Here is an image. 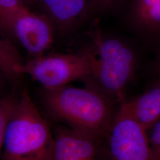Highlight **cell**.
Masks as SVG:
<instances>
[{"label":"cell","mask_w":160,"mask_h":160,"mask_svg":"<svg viewBox=\"0 0 160 160\" xmlns=\"http://www.w3.org/2000/svg\"><path fill=\"white\" fill-rule=\"evenodd\" d=\"M54 28L67 31L74 28L86 14L90 0H41Z\"/></svg>","instance_id":"ba28073f"},{"label":"cell","mask_w":160,"mask_h":160,"mask_svg":"<svg viewBox=\"0 0 160 160\" xmlns=\"http://www.w3.org/2000/svg\"><path fill=\"white\" fill-rule=\"evenodd\" d=\"M54 136L27 90L6 128L1 160H53Z\"/></svg>","instance_id":"7a4b0ae2"},{"label":"cell","mask_w":160,"mask_h":160,"mask_svg":"<svg viewBox=\"0 0 160 160\" xmlns=\"http://www.w3.org/2000/svg\"><path fill=\"white\" fill-rule=\"evenodd\" d=\"M109 148L112 160H152L147 130L124 102L111 126Z\"/></svg>","instance_id":"8992f818"},{"label":"cell","mask_w":160,"mask_h":160,"mask_svg":"<svg viewBox=\"0 0 160 160\" xmlns=\"http://www.w3.org/2000/svg\"><path fill=\"white\" fill-rule=\"evenodd\" d=\"M22 1L23 4H24V3H27V4H28V3L32 2L34 0H22Z\"/></svg>","instance_id":"ac0fdd59"},{"label":"cell","mask_w":160,"mask_h":160,"mask_svg":"<svg viewBox=\"0 0 160 160\" xmlns=\"http://www.w3.org/2000/svg\"><path fill=\"white\" fill-rule=\"evenodd\" d=\"M155 82H160V54L155 65Z\"/></svg>","instance_id":"2e32d148"},{"label":"cell","mask_w":160,"mask_h":160,"mask_svg":"<svg viewBox=\"0 0 160 160\" xmlns=\"http://www.w3.org/2000/svg\"><path fill=\"white\" fill-rule=\"evenodd\" d=\"M96 59L92 51L43 55L24 63L23 73L30 75L45 89H55L74 80L90 78Z\"/></svg>","instance_id":"277c9868"},{"label":"cell","mask_w":160,"mask_h":160,"mask_svg":"<svg viewBox=\"0 0 160 160\" xmlns=\"http://www.w3.org/2000/svg\"><path fill=\"white\" fill-rule=\"evenodd\" d=\"M23 5L22 0H0V15Z\"/></svg>","instance_id":"5bb4252c"},{"label":"cell","mask_w":160,"mask_h":160,"mask_svg":"<svg viewBox=\"0 0 160 160\" xmlns=\"http://www.w3.org/2000/svg\"><path fill=\"white\" fill-rule=\"evenodd\" d=\"M90 32L95 47L96 63L92 77L97 90L106 97L122 100L125 91L135 73V52L124 41L104 36L97 26Z\"/></svg>","instance_id":"3957f363"},{"label":"cell","mask_w":160,"mask_h":160,"mask_svg":"<svg viewBox=\"0 0 160 160\" xmlns=\"http://www.w3.org/2000/svg\"><path fill=\"white\" fill-rule=\"evenodd\" d=\"M19 97L11 94L0 98V160L2 153L6 128L17 106Z\"/></svg>","instance_id":"7c38bea8"},{"label":"cell","mask_w":160,"mask_h":160,"mask_svg":"<svg viewBox=\"0 0 160 160\" xmlns=\"http://www.w3.org/2000/svg\"><path fill=\"white\" fill-rule=\"evenodd\" d=\"M133 118L148 130L160 119V82L128 102H124Z\"/></svg>","instance_id":"30bf717a"},{"label":"cell","mask_w":160,"mask_h":160,"mask_svg":"<svg viewBox=\"0 0 160 160\" xmlns=\"http://www.w3.org/2000/svg\"><path fill=\"white\" fill-rule=\"evenodd\" d=\"M95 138L71 128L58 129L53 160H98Z\"/></svg>","instance_id":"52a82bcc"},{"label":"cell","mask_w":160,"mask_h":160,"mask_svg":"<svg viewBox=\"0 0 160 160\" xmlns=\"http://www.w3.org/2000/svg\"><path fill=\"white\" fill-rule=\"evenodd\" d=\"M4 77H6L4 76V75L3 74V73L2 72V71L0 70V89L1 88V87L2 86V83H3V78Z\"/></svg>","instance_id":"e0dca14e"},{"label":"cell","mask_w":160,"mask_h":160,"mask_svg":"<svg viewBox=\"0 0 160 160\" xmlns=\"http://www.w3.org/2000/svg\"><path fill=\"white\" fill-rule=\"evenodd\" d=\"M131 22L142 37L160 43V0H134Z\"/></svg>","instance_id":"9c48e42d"},{"label":"cell","mask_w":160,"mask_h":160,"mask_svg":"<svg viewBox=\"0 0 160 160\" xmlns=\"http://www.w3.org/2000/svg\"><path fill=\"white\" fill-rule=\"evenodd\" d=\"M22 58L12 43L0 33V70L8 80H18L23 73Z\"/></svg>","instance_id":"8fae6325"},{"label":"cell","mask_w":160,"mask_h":160,"mask_svg":"<svg viewBox=\"0 0 160 160\" xmlns=\"http://www.w3.org/2000/svg\"><path fill=\"white\" fill-rule=\"evenodd\" d=\"M117 0H90L92 6L98 8L106 9L113 6Z\"/></svg>","instance_id":"9a60e30c"},{"label":"cell","mask_w":160,"mask_h":160,"mask_svg":"<svg viewBox=\"0 0 160 160\" xmlns=\"http://www.w3.org/2000/svg\"><path fill=\"white\" fill-rule=\"evenodd\" d=\"M48 112L69 128L97 138L108 131L111 107L108 97L93 88L65 86L42 92Z\"/></svg>","instance_id":"6da1fadb"},{"label":"cell","mask_w":160,"mask_h":160,"mask_svg":"<svg viewBox=\"0 0 160 160\" xmlns=\"http://www.w3.org/2000/svg\"><path fill=\"white\" fill-rule=\"evenodd\" d=\"M147 132L152 160H160V119Z\"/></svg>","instance_id":"4fadbf2b"},{"label":"cell","mask_w":160,"mask_h":160,"mask_svg":"<svg viewBox=\"0 0 160 160\" xmlns=\"http://www.w3.org/2000/svg\"><path fill=\"white\" fill-rule=\"evenodd\" d=\"M0 26L17 38L33 58L44 55L53 42L55 28L51 21L24 5L1 14Z\"/></svg>","instance_id":"5b68a950"}]
</instances>
